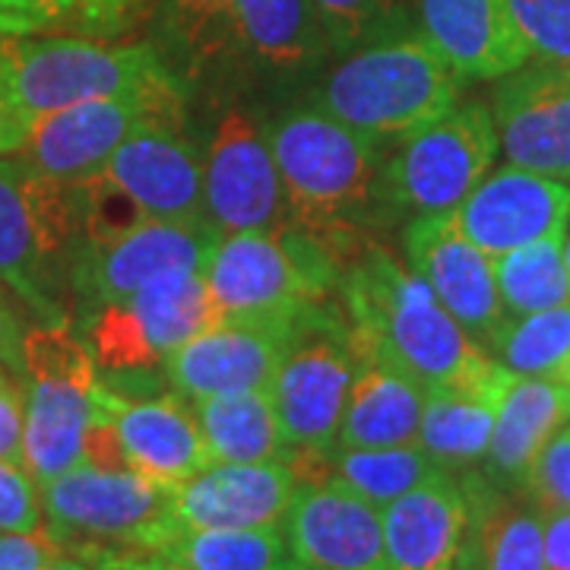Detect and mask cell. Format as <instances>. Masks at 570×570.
<instances>
[{
	"label": "cell",
	"mask_w": 570,
	"mask_h": 570,
	"mask_svg": "<svg viewBox=\"0 0 570 570\" xmlns=\"http://www.w3.org/2000/svg\"><path fill=\"white\" fill-rule=\"evenodd\" d=\"M422 409L425 387L419 381L358 346V367L352 377L336 448L365 450L419 444Z\"/></svg>",
	"instance_id": "27"
},
{
	"label": "cell",
	"mask_w": 570,
	"mask_h": 570,
	"mask_svg": "<svg viewBox=\"0 0 570 570\" xmlns=\"http://www.w3.org/2000/svg\"><path fill=\"white\" fill-rule=\"evenodd\" d=\"M45 527L41 489L22 463L0 460V532H36Z\"/></svg>",
	"instance_id": "39"
},
{
	"label": "cell",
	"mask_w": 570,
	"mask_h": 570,
	"mask_svg": "<svg viewBox=\"0 0 570 570\" xmlns=\"http://www.w3.org/2000/svg\"><path fill=\"white\" fill-rule=\"evenodd\" d=\"M298 485L285 460L209 463L175 489V517L181 530L283 527Z\"/></svg>",
	"instance_id": "20"
},
{
	"label": "cell",
	"mask_w": 570,
	"mask_h": 570,
	"mask_svg": "<svg viewBox=\"0 0 570 570\" xmlns=\"http://www.w3.org/2000/svg\"><path fill=\"white\" fill-rule=\"evenodd\" d=\"M510 381L513 374L504 365H498V371L482 384L425 390L419 444L444 472L456 475L485 460L494 419Z\"/></svg>",
	"instance_id": "29"
},
{
	"label": "cell",
	"mask_w": 570,
	"mask_h": 570,
	"mask_svg": "<svg viewBox=\"0 0 570 570\" xmlns=\"http://www.w3.org/2000/svg\"><path fill=\"white\" fill-rule=\"evenodd\" d=\"M82 250L80 187L41 175L22 156L0 159V285L39 324H70Z\"/></svg>",
	"instance_id": "5"
},
{
	"label": "cell",
	"mask_w": 570,
	"mask_h": 570,
	"mask_svg": "<svg viewBox=\"0 0 570 570\" xmlns=\"http://www.w3.org/2000/svg\"><path fill=\"white\" fill-rule=\"evenodd\" d=\"M489 352L517 377L570 387V305L508 317L489 343Z\"/></svg>",
	"instance_id": "32"
},
{
	"label": "cell",
	"mask_w": 570,
	"mask_h": 570,
	"mask_svg": "<svg viewBox=\"0 0 570 570\" xmlns=\"http://www.w3.org/2000/svg\"><path fill=\"white\" fill-rule=\"evenodd\" d=\"M510 17L530 61L570 67V0H510Z\"/></svg>",
	"instance_id": "37"
},
{
	"label": "cell",
	"mask_w": 570,
	"mask_h": 570,
	"mask_svg": "<svg viewBox=\"0 0 570 570\" xmlns=\"http://www.w3.org/2000/svg\"><path fill=\"white\" fill-rule=\"evenodd\" d=\"M546 570H570V510L542 513Z\"/></svg>",
	"instance_id": "46"
},
{
	"label": "cell",
	"mask_w": 570,
	"mask_h": 570,
	"mask_svg": "<svg viewBox=\"0 0 570 570\" xmlns=\"http://www.w3.org/2000/svg\"><path fill=\"white\" fill-rule=\"evenodd\" d=\"M453 223L485 257L498 261L517 247L568 232L570 184L504 165L469 190L453 209Z\"/></svg>",
	"instance_id": "19"
},
{
	"label": "cell",
	"mask_w": 570,
	"mask_h": 570,
	"mask_svg": "<svg viewBox=\"0 0 570 570\" xmlns=\"http://www.w3.org/2000/svg\"><path fill=\"white\" fill-rule=\"evenodd\" d=\"M460 82L434 45L406 26L340 55L307 102L390 146L448 115L460 102Z\"/></svg>",
	"instance_id": "4"
},
{
	"label": "cell",
	"mask_w": 570,
	"mask_h": 570,
	"mask_svg": "<svg viewBox=\"0 0 570 570\" xmlns=\"http://www.w3.org/2000/svg\"><path fill=\"white\" fill-rule=\"evenodd\" d=\"M99 367L70 324L22 333V466L45 485L77 466L96 419Z\"/></svg>",
	"instance_id": "9"
},
{
	"label": "cell",
	"mask_w": 570,
	"mask_h": 570,
	"mask_svg": "<svg viewBox=\"0 0 570 570\" xmlns=\"http://www.w3.org/2000/svg\"><path fill=\"white\" fill-rule=\"evenodd\" d=\"M149 219H206L204 149L184 137V121H149L115 149L102 168Z\"/></svg>",
	"instance_id": "21"
},
{
	"label": "cell",
	"mask_w": 570,
	"mask_h": 570,
	"mask_svg": "<svg viewBox=\"0 0 570 570\" xmlns=\"http://www.w3.org/2000/svg\"><path fill=\"white\" fill-rule=\"evenodd\" d=\"M269 146L288 219L343 269L374 228L396 219L384 190L387 142L307 105L269 124Z\"/></svg>",
	"instance_id": "2"
},
{
	"label": "cell",
	"mask_w": 570,
	"mask_h": 570,
	"mask_svg": "<svg viewBox=\"0 0 570 570\" xmlns=\"http://www.w3.org/2000/svg\"><path fill=\"white\" fill-rule=\"evenodd\" d=\"M163 558L178 570H298L283 527L181 530Z\"/></svg>",
	"instance_id": "31"
},
{
	"label": "cell",
	"mask_w": 570,
	"mask_h": 570,
	"mask_svg": "<svg viewBox=\"0 0 570 570\" xmlns=\"http://www.w3.org/2000/svg\"><path fill=\"white\" fill-rule=\"evenodd\" d=\"M520 491L542 513L570 510V422L558 428L535 453Z\"/></svg>",
	"instance_id": "38"
},
{
	"label": "cell",
	"mask_w": 570,
	"mask_h": 570,
	"mask_svg": "<svg viewBox=\"0 0 570 570\" xmlns=\"http://www.w3.org/2000/svg\"><path fill=\"white\" fill-rule=\"evenodd\" d=\"M412 0H311L330 51L346 55L365 41L412 26Z\"/></svg>",
	"instance_id": "35"
},
{
	"label": "cell",
	"mask_w": 570,
	"mask_h": 570,
	"mask_svg": "<svg viewBox=\"0 0 570 570\" xmlns=\"http://www.w3.org/2000/svg\"><path fill=\"white\" fill-rule=\"evenodd\" d=\"M387 570H456L466 527V498L453 472H438L419 489L381 508Z\"/></svg>",
	"instance_id": "26"
},
{
	"label": "cell",
	"mask_w": 570,
	"mask_h": 570,
	"mask_svg": "<svg viewBox=\"0 0 570 570\" xmlns=\"http://www.w3.org/2000/svg\"><path fill=\"white\" fill-rule=\"evenodd\" d=\"M32 121L22 115L20 102L13 99V89L7 82L3 70V36H0V159L3 156H20Z\"/></svg>",
	"instance_id": "44"
},
{
	"label": "cell",
	"mask_w": 570,
	"mask_h": 570,
	"mask_svg": "<svg viewBox=\"0 0 570 570\" xmlns=\"http://www.w3.org/2000/svg\"><path fill=\"white\" fill-rule=\"evenodd\" d=\"M45 530L58 549L99 561L105 554H163L181 532L175 489L137 469L80 460L41 485Z\"/></svg>",
	"instance_id": "6"
},
{
	"label": "cell",
	"mask_w": 570,
	"mask_h": 570,
	"mask_svg": "<svg viewBox=\"0 0 570 570\" xmlns=\"http://www.w3.org/2000/svg\"><path fill=\"white\" fill-rule=\"evenodd\" d=\"M175 570H178V568H175Z\"/></svg>",
	"instance_id": "52"
},
{
	"label": "cell",
	"mask_w": 570,
	"mask_h": 570,
	"mask_svg": "<svg viewBox=\"0 0 570 570\" xmlns=\"http://www.w3.org/2000/svg\"><path fill=\"white\" fill-rule=\"evenodd\" d=\"M570 422V387L551 384L535 377L510 381L508 393L501 400L491 444L482 472L494 485L510 491L523 489V479L530 472L535 453L546 448L551 434Z\"/></svg>",
	"instance_id": "28"
},
{
	"label": "cell",
	"mask_w": 570,
	"mask_h": 570,
	"mask_svg": "<svg viewBox=\"0 0 570 570\" xmlns=\"http://www.w3.org/2000/svg\"><path fill=\"white\" fill-rule=\"evenodd\" d=\"M219 321L288 326L298 311L330 298L343 266L298 228L219 235L204 269Z\"/></svg>",
	"instance_id": "7"
},
{
	"label": "cell",
	"mask_w": 570,
	"mask_h": 570,
	"mask_svg": "<svg viewBox=\"0 0 570 570\" xmlns=\"http://www.w3.org/2000/svg\"><path fill=\"white\" fill-rule=\"evenodd\" d=\"M406 266L422 276L438 302L456 317L472 340L489 348L508 321L501 305L494 264L453 223V213L415 216L403 235Z\"/></svg>",
	"instance_id": "18"
},
{
	"label": "cell",
	"mask_w": 570,
	"mask_h": 570,
	"mask_svg": "<svg viewBox=\"0 0 570 570\" xmlns=\"http://www.w3.org/2000/svg\"><path fill=\"white\" fill-rule=\"evenodd\" d=\"M77 187H80L82 250L108 245V242L121 238L130 228H137V225L149 219L142 213V206L124 190L121 184L111 181L105 171L86 178Z\"/></svg>",
	"instance_id": "36"
},
{
	"label": "cell",
	"mask_w": 570,
	"mask_h": 570,
	"mask_svg": "<svg viewBox=\"0 0 570 570\" xmlns=\"http://www.w3.org/2000/svg\"><path fill=\"white\" fill-rule=\"evenodd\" d=\"M415 22L460 80H498L530 61L510 0H415Z\"/></svg>",
	"instance_id": "25"
},
{
	"label": "cell",
	"mask_w": 570,
	"mask_h": 570,
	"mask_svg": "<svg viewBox=\"0 0 570 570\" xmlns=\"http://www.w3.org/2000/svg\"><path fill=\"white\" fill-rule=\"evenodd\" d=\"M564 266H568V276H570V232H564Z\"/></svg>",
	"instance_id": "49"
},
{
	"label": "cell",
	"mask_w": 570,
	"mask_h": 570,
	"mask_svg": "<svg viewBox=\"0 0 570 570\" xmlns=\"http://www.w3.org/2000/svg\"><path fill=\"white\" fill-rule=\"evenodd\" d=\"M283 343L285 326L219 321L175 348L163 367L187 403L242 390H269L283 362Z\"/></svg>",
	"instance_id": "23"
},
{
	"label": "cell",
	"mask_w": 570,
	"mask_h": 570,
	"mask_svg": "<svg viewBox=\"0 0 570 570\" xmlns=\"http://www.w3.org/2000/svg\"><path fill=\"white\" fill-rule=\"evenodd\" d=\"M142 0H73V22L92 39H115Z\"/></svg>",
	"instance_id": "41"
},
{
	"label": "cell",
	"mask_w": 570,
	"mask_h": 570,
	"mask_svg": "<svg viewBox=\"0 0 570 570\" xmlns=\"http://www.w3.org/2000/svg\"><path fill=\"white\" fill-rule=\"evenodd\" d=\"M204 431L213 463H266L285 460L292 448L285 444L279 415L269 390H242L190 403Z\"/></svg>",
	"instance_id": "30"
},
{
	"label": "cell",
	"mask_w": 570,
	"mask_h": 570,
	"mask_svg": "<svg viewBox=\"0 0 570 570\" xmlns=\"http://www.w3.org/2000/svg\"><path fill=\"white\" fill-rule=\"evenodd\" d=\"M89 564L96 570H175L163 554H105Z\"/></svg>",
	"instance_id": "47"
},
{
	"label": "cell",
	"mask_w": 570,
	"mask_h": 570,
	"mask_svg": "<svg viewBox=\"0 0 570 570\" xmlns=\"http://www.w3.org/2000/svg\"><path fill=\"white\" fill-rule=\"evenodd\" d=\"M340 292L355 343L425 390L472 387L498 371L489 348L387 247H362L343 269Z\"/></svg>",
	"instance_id": "3"
},
{
	"label": "cell",
	"mask_w": 570,
	"mask_h": 570,
	"mask_svg": "<svg viewBox=\"0 0 570 570\" xmlns=\"http://www.w3.org/2000/svg\"><path fill=\"white\" fill-rule=\"evenodd\" d=\"M494 264V283L508 317H527L549 307L570 305V276L564 266V235L517 247Z\"/></svg>",
	"instance_id": "33"
},
{
	"label": "cell",
	"mask_w": 570,
	"mask_h": 570,
	"mask_svg": "<svg viewBox=\"0 0 570 570\" xmlns=\"http://www.w3.org/2000/svg\"><path fill=\"white\" fill-rule=\"evenodd\" d=\"M298 570H305V568H298Z\"/></svg>",
	"instance_id": "51"
},
{
	"label": "cell",
	"mask_w": 570,
	"mask_h": 570,
	"mask_svg": "<svg viewBox=\"0 0 570 570\" xmlns=\"http://www.w3.org/2000/svg\"><path fill=\"white\" fill-rule=\"evenodd\" d=\"M219 232L206 219H146L102 247H86L73 266V311L121 302L171 273H204Z\"/></svg>",
	"instance_id": "15"
},
{
	"label": "cell",
	"mask_w": 570,
	"mask_h": 570,
	"mask_svg": "<svg viewBox=\"0 0 570 570\" xmlns=\"http://www.w3.org/2000/svg\"><path fill=\"white\" fill-rule=\"evenodd\" d=\"M219 324L204 273H171L121 302L92 307L77 317V333L102 374L137 377L187 340Z\"/></svg>",
	"instance_id": "12"
},
{
	"label": "cell",
	"mask_w": 570,
	"mask_h": 570,
	"mask_svg": "<svg viewBox=\"0 0 570 570\" xmlns=\"http://www.w3.org/2000/svg\"><path fill=\"white\" fill-rule=\"evenodd\" d=\"M491 118L508 165L570 184V67L527 61L498 77Z\"/></svg>",
	"instance_id": "16"
},
{
	"label": "cell",
	"mask_w": 570,
	"mask_h": 570,
	"mask_svg": "<svg viewBox=\"0 0 570 570\" xmlns=\"http://www.w3.org/2000/svg\"><path fill=\"white\" fill-rule=\"evenodd\" d=\"M92 396L99 412H105L118 431L130 469L178 489L213 463L194 406L181 396L137 400L102 381L96 384Z\"/></svg>",
	"instance_id": "22"
},
{
	"label": "cell",
	"mask_w": 570,
	"mask_h": 570,
	"mask_svg": "<svg viewBox=\"0 0 570 570\" xmlns=\"http://www.w3.org/2000/svg\"><path fill=\"white\" fill-rule=\"evenodd\" d=\"M73 20V0H0V36H32Z\"/></svg>",
	"instance_id": "40"
},
{
	"label": "cell",
	"mask_w": 570,
	"mask_h": 570,
	"mask_svg": "<svg viewBox=\"0 0 570 570\" xmlns=\"http://www.w3.org/2000/svg\"><path fill=\"white\" fill-rule=\"evenodd\" d=\"M187 86L159 92L80 102L36 118L22 146V159L41 175L63 184H80L99 175L115 149L149 121H184Z\"/></svg>",
	"instance_id": "14"
},
{
	"label": "cell",
	"mask_w": 570,
	"mask_h": 570,
	"mask_svg": "<svg viewBox=\"0 0 570 570\" xmlns=\"http://www.w3.org/2000/svg\"><path fill=\"white\" fill-rule=\"evenodd\" d=\"M358 367L346 307L314 302L285 326L283 362L273 377V406L292 450L333 453Z\"/></svg>",
	"instance_id": "10"
},
{
	"label": "cell",
	"mask_w": 570,
	"mask_h": 570,
	"mask_svg": "<svg viewBox=\"0 0 570 570\" xmlns=\"http://www.w3.org/2000/svg\"><path fill=\"white\" fill-rule=\"evenodd\" d=\"M0 460L22 463V381L0 374Z\"/></svg>",
	"instance_id": "43"
},
{
	"label": "cell",
	"mask_w": 570,
	"mask_h": 570,
	"mask_svg": "<svg viewBox=\"0 0 570 570\" xmlns=\"http://www.w3.org/2000/svg\"><path fill=\"white\" fill-rule=\"evenodd\" d=\"M283 532L298 568L387 570L381 508L336 475L298 485Z\"/></svg>",
	"instance_id": "17"
},
{
	"label": "cell",
	"mask_w": 570,
	"mask_h": 570,
	"mask_svg": "<svg viewBox=\"0 0 570 570\" xmlns=\"http://www.w3.org/2000/svg\"><path fill=\"white\" fill-rule=\"evenodd\" d=\"M466 498V527L456 570H546L542 510L523 491L494 485L485 472L460 475Z\"/></svg>",
	"instance_id": "24"
},
{
	"label": "cell",
	"mask_w": 570,
	"mask_h": 570,
	"mask_svg": "<svg viewBox=\"0 0 570 570\" xmlns=\"http://www.w3.org/2000/svg\"><path fill=\"white\" fill-rule=\"evenodd\" d=\"M438 472L444 469L428 456L422 444L365 450L336 448L330 453V475L343 479L348 489L358 491L365 501L377 508H387Z\"/></svg>",
	"instance_id": "34"
},
{
	"label": "cell",
	"mask_w": 570,
	"mask_h": 570,
	"mask_svg": "<svg viewBox=\"0 0 570 570\" xmlns=\"http://www.w3.org/2000/svg\"><path fill=\"white\" fill-rule=\"evenodd\" d=\"M22 330L20 317L7 302V288L0 285V367L22 381Z\"/></svg>",
	"instance_id": "45"
},
{
	"label": "cell",
	"mask_w": 570,
	"mask_h": 570,
	"mask_svg": "<svg viewBox=\"0 0 570 570\" xmlns=\"http://www.w3.org/2000/svg\"><path fill=\"white\" fill-rule=\"evenodd\" d=\"M204 216L219 235L295 228L285 209L269 127L242 105H228L204 149Z\"/></svg>",
	"instance_id": "13"
},
{
	"label": "cell",
	"mask_w": 570,
	"mask_h": 570,
	"mask_svg": "<svg viewBox=\"0 0 570 570\" xmlns=\"http://www.w3.org/2000/svg\"><path fill=\"white\" fill-rule=\"evenodd\" d=\"M501 153L491 108L456 102L438 121L390 142L384 190L396 216L453 213Z\"/></svg>",
	"instance_id": "11"
},
{
	"label": "cell",
	"mask_w": 570,
	"mask_h": 570,
	"mask_svg": "<svg viewBox=\"0 0 570 570\" xmlns=\"http://www.w3.org/2000/svg\"><path fill=\"white\" fill-rule=\"evenodd\" d=\"M3 371H7V367H0V374H3Z\"/></svg>",
	"instance_id": "50"
},
{
	"label": "cell",
	"mask_w": 570,
	"mask_h": 570,
	"mask_svg": "<svg viewBox=\"0 0 570 570\" xmlns=\"http://www.w3.org/2000/svg\"><path fill=\"white\" fill-rule=\"evenodd\" d=\"M159 39L184 86L213 89L305 80L330 55L311 0H163Z\"/></svg>",
	"instance_id": "1"
},
{
	"label": "cell",
	"mask_w": 570,
	"mask_h": 570,
	"mask_svg": "<svg viewBox=\"0 0 570 570\" xmlns=\"http://www.w3.org/2000/svg\"><path fill=\"white\" fill-rule=\"evenodd\" d=\"M58 551L45 527L36 532H0V570H45Z\"/></svg>",
	"instance_id": "42"
},
{
	"label": "cell",
	"mask_w": 570,
	"mask_h": 570,
	"mask_svg": "<svg viewBox=\"0 0 570 570\" xmlns=\"http://www.w3.org/2000/svg\"><path fill=\"white\" fill-rule=\"evenodd\" d=\"M45 570H96L86 558H80V554H70V551H58L48 564H45Z\"/></svg>",
	"instance_id": "48"
},
{
	"label": "cell",
	"mask_w": 570,
	"mask_h": 570,
	"mask_svg": "<svg viewBox=\"0 0 570 570\" xmlns=\"http://www.w3.org/2000/svg\"><path fill=\"white\" fill-rule=\"evenodd\" d=\"M3 70L29 121L70 105L184 86L153 41L3 36Z\"/></svg>",
	"instance_id": "8"
}]
</instances>
